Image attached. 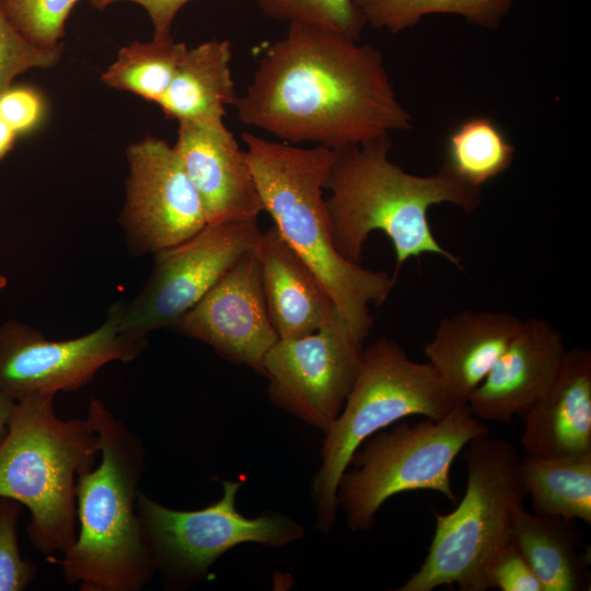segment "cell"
Masks as SVG:
<instances>
[{"mask_svg": "<svg viewBox=\"0 0 591 591\" xmlns=\"http://www.w3.org/2000/svg\"><path fill=\"white\" fill-rule=\"evenodd\" d=\"M45 117L46 102L37 89L12 84L0 94V118L19 137L36 130Z\"/></svg>", "mask_w": 591, "mask_h": 591, "instance_id": "cell-31", "label": "cell"}, {"mask_svg": "<svg viewBox=\"0 0 591 591\" xmlns=\"http://www.w3.org/2000/svg\"><path fill=\"white\" fill-rule=\"evenodd\" d=\"M121 311L123 304L114 303L102 325L65 340L46 338L15 318L0 324V394L15 402L33 394L77 391L105 364L135 360L147 338L123 331Z\"/></svg>", "mask_w": 591, "mask_h": 591, "instance_id": "cell-10", "label": "cell"}, {"mask_svg": "<svg viewBox=\"0 0 591 591\" xmlns=\"http://www.w3.org/2000/svg\"><path fill=\"white\" fill-rule=\"evenodd\" d=\"M487 434L488 427L468 404L460 403L439 420L403 422L368 437L337 486L349 528L371 529L380 507L399 493L434 490L453 502L451 465L471 440Z\"/></svg>", "mask_w": 591, "mask_h": 591, "instance_id": "cell-8", "label": "cell"}, {"mask_svg": "<svg viewBox=\"0 0 591 591\" xmlns=\"http://www.w3.org/2000/svg\"><path fill=\"white\" fill-rule=\"evenodd\" d=\"M79 0H2L16 28L31 42L53 47L61 44L66 22Z\"/></svg>", "mask_w": 591, "mask_h": 591, "instance_id": "cell-28", "label": "cell"}, {"mask_svg": "<svg viewBox=\"0 0 591 591\" xmlns=\"http://www.w3.org/2000/svg\"><path fill=\"white\" fill-rule=\"evenodd\" d=\"M390 149L389 136L334 150L326 182L331 196L325 201L336 250L360 264L370 233L380 230L395 251V277L409 258L424 254L442 256L462 269L460 258L434 237L428 210L450 202L471 212L482 202L480 188L466 184L444 164L432 175L410 174L390 160Z\"/></svg>", "mask_w": 591, "mask_h": 591, "instance_id": "cell-2", "label": "cell"}, {"mask_svg": "<svg viewBox=\"0 0 591 591\" xmlns=\"http://www.w3.org/2000/svg\"><path fill=\"white\" fill-rule=\"evenodd\" d=\"M14 403V401L0 394V438L7 429Z\"/></svg>", "mask_w": 591, "mask_h": 591, "instance_id": "cell-34", "label": "cell"}, {"mask_svg": "<svg viewBox=\"0 0 591 591\" xmlns=\"http://www.w3.org/2000/svg\"><path fill=\"white\" fill-rule=\"evenodd\" d=\"M462 451L467 468L465 494L452 512L434 511L428 554L398 591H431L451 584L461 591L487 590V565L511 538L514 518L526 497L515 447L487 434L471 440Z\"/></svg>", "mask_w": 591, "mask_h": 591, "instance_id": "cell-6", "label": "cell"}, {"mask_svg": "<svg viewBox=\"0 0 591 591\" xmlns=\"http://www.w3.org/2000/svg\"><path fill=\"white\" fill-rule=\"evenodd\" d=\"M262 232L256 219L207 223L187 240L154 253L149 279L123 304L121 328L134 336L171 327L245 253Z\"/></svg>", "mask_w": 591, "mask_h": 591, "instance_id": "cell-11", "label": "cell"}, {"mask_svg": "<svg viewBox=\"0 0 591 591\" xmlns=\"http://www.w3.org/2000/svg\"><path fill=\"white\" fill-rule=\"evenodd\" d=\"M559 329L543 317L522 321L467 404L482 420L508 424L523 416L548 390L565 354Z\"/></svg>", "mask_w": 591, "mask_h": 591, "instance_id": "cell-16", "label": "cell"}, {"mask_svg": "<svg viewBox=\"0 0 591 591\" xmlns=\"http://www.w3.org/2000/svg\"><path fill=\"white\" fill-rule=\"evenodd\" d=\"M96 9H105L115 2L128 1L140 5L149 15L153 37H171L172 25L178 11L189 0H88Z\"/></svg>", "mask_w": 591, "mask_h": 591, "instance_id": "cell-32", "label": "cell"}, {"mask_svg": "<svg viewBox=\"0 0 591 591\" xmlns=\"http://www.w3.org/2000/svg\"><path fill=\"white\" fill-rule=\"evenodd\" d=\"M521 479L535 513L591 524V452L566 456L525 455Z\"/></svg>", "mask_w": 591, "mask_h": 591, "instance_id": "cell-22", "label": "cell"}, {"mask_svg": "<svg viewBox=\"0 0 591 591\" xmlns=\"http://www.w3.org/2000/svg\"><path fill=\"white\" fill-rule=\"evenodd\" d=\"M21 503L0 497V591H23L36 578L37 567L21 556L18 521Z\"/></svg>", "mask_w": 591, "mask_h": 591, "instance_id": "cell-29", "label": "cell"}, {"mask_svg": "<svg viewBox=\"0 0 591 591\" xmlns=\"http://www.w3.org/2000/svg\"><path fill=\"white\" fill-rule=\"evenodd\" d=\"M485 583L487 589L501 591H543L534 571L511 538L487 565Z\"/></svg>", "mask_w": 591, "mask_h": 591, "instance_id": "cell-30", "label": "cell"}, {"mask_svg": "<svg viewBox=\"0 0 591 591\" xmlns=\"http://www.w3.org/2000/svg\"><path fill=\"white\" fill-rule=\"evenodd\" d=\"M457 404L432 367L410 360L396 341L382 337L362 349L357 379L325 431L322 463L312 485L317 528L332 529L339 479L368 437L413 415L439 420Z\"/></svg>", "mask_w": 591, "mask_h": 591, "instance_id": "cell-7", "label": "cell"}, {"mask_svg": "<svg viewBox=\"0 0 591 591\" xmlns=\"http://www.w3.org/2000/svg\"><path fill=\"white\" fill-rule=\"evenodd\" d=\"M275 20L312 25L359 40L367 25L352 0H255Z\"/></svg>", "mask_w": 591, "mask_h": 591, "instance_id": "cell-26", "label": "cell"}, {"mask_svg": "<svg viewBox=\"0 0 591 591\" xmlns=\"http://www.w3.org/2000/svg\"><path fill=\"white\" fill-rule=\"evenodd\" d=\"M514 147L489 117L463 120L449 135L444 165L460 179L480 188L512 164Z\"/></svg>", "mask_w": 591, "mask_h": 591, "instance_id": "cell-23", "label": "cell"}, {"mask_svg": "<svg viewBox=\"0 0 591 591\" xmlns=\"http://www.w3.org/2000/svg\"><path fill=\"white\" fill-rule=\"evenodd\" d=\"M255 254L267 312L279 339L311 334L338 312L315 274L275 225L262 232Z\"/></svg>", "mask_w": 591, "mask_h": 591, "instance_id": "cell-19", "label": "cell"}, {"mask_svg": "<svg viewBox=\"0 0 591 591\" xmlns=\"http://www.w3.org/2000/svg\"><path fill=\"white\" fill-rule=\"evenodd\" d=\"M174 327L263 374L265 357L279 337L267 312L255 250L241 256Z\"/></svg>", "mask_w": 591, "mask_h": 591, "instance_id": "cell-14", "label": "cell"}, {"mask_svg": "<svg viewBox=\"0 0 591 591\" xmlns=\"http://www.w3.org/2000/svg\"><path fill=\"white\" fill-rule=\"evenodd\" d=\"M8 285V279L5 276L0 275V291L3 290Z\"/></svg>", "mask_w": 591, "mask_h": 591, "instance_id": "cell-35", "label": "cell"}, {"mask_svg": "<svg viewBox=\"0 0 591 591\" xmlns=\"http://www.w3.org/2000/svg\"><path fill=\"white\" fill-rule=\"evenodd\" d=\"M511 540L542 584L543 591L589 589L587 561L579 554L581 532L576 520L518 511Z\"/></svg>", "mask_w": 591, "mask_h": 591, "instance_id": "cell-21", "label": "cell"}, {"mask_svg": "<svg viewBox=\"0 0 591 591\" xmlns=\"http://www.w3.org/2000/svg\"><path fill=\"white\" fill-rule=\"evenodd\" d=\"M227 39L208 40L186 48L175 74L158 105L166 118L194 120L224 117L236 93Z\"/></svg>", "mask_w": 591, "mask_h": 591, "instance_id": "cell-20", "label": "cell"}, {"mask_svg": "<svg viewBox=\"0 0 591 591\" xmlns=\"http://www.w3.org/2000/svg\"><path fill=\"white\" fill-rule=\"evenodd\" d=\"M186 48L172 36L153 37L147 43L134 42L119 49L116 59L102 72L101 80L109 88L158 104Z\"/></svg>", "mask_w": 591, "mask_h": 591, "instance_id": "cell-24", "label": "cell"}, {"mask_svg": "<svg viewBox=\"0 0 591 591\" xmlns=\"http://www.w3.org/2000/svg\"><path fill=\"white\" fill-rule=\"evenodd\" d=\"M522 320L493 311H457L440 321L424 351L439 380L466 403L517 334Z\"/></svg>", "mask_w": 591, "mask_h": 591, "instance_id": "cell-17", "label": "cell"}, {"mask_svg": "<svg viewBox=\"0 0 591 591\" xmlns=\"http://www.w3.org/2000/svg\"><path fill=\"white\" fill-rule=\"evenodd\" d=\"M522 417L520 442L528 455L591 452L590 350H566L553 383Z\"/></svg>", "mask_w": 591, "mask_h": 591, "instance_id": "cell-18", "label": "cell"}, {"mask_svg": "<svg viewBox=\"0 0 591 591\" xmlns=\"http://www.w3.org/2000/svg\"><path fill=\"white\" fill-rule=\"evenodd\" d=\"M233 106L240 121L287 143L332 150L413 128L379 49L300 23L267 48Z\"/></svg>", "mask_w": 591, "mask_h": 591, "instance_id": "cell-1", "label": "cell"}, {"mask_svg": "<svg viewBox=\"0 0 591 591\" xmlns=\"http://www.w3.org/2000/svg\"><path fill=\"white\" fill-rule=\"evenodd\" d=\"M367 24L398 33L430 14H454L485 28H497L514 0H352Z\"/></svg>", "mask_w": 591, "mask_h": 591, "instance_id": "cell-25", "label": "cell"}, {"mask_svg": "<svg viewBox=\"0 0 591 591\" xmlns=\"http://www.w3.org/2000/svg\"><path fill=\"white\" fill-rule=\"evenodd\" d=\"M129 175L120 224L135 254L157 253L200 231L206 216L174 147L146 137L126 150Z\"/></svg>", "mask_w": 591, "mask_h": 591, "instance_id": "cell-13", "label": "cell"}, {"mask_svg": "<svg viewBox=\"0 0 591 591\" xmlns=\"http://www.w3.org/2000/svg\"><path fill=\"white\" fill-rule=\"evenodd\" d=\"M245 154L264 207L286 242L315 274L354 336L363 344L396 277L344 258L333 241L323 190L335 151L280 143L243 132Z\"/></svg>", "mask_w": 591, "mask_h": 591, "instance_id": "cell-3", "label": "cell"}, {"mask_svg": "<svg viewBox=\"0 0 591 591\" xmlns=\"http://www.w3.org/2000/svg\"><path fill=\"white\" fill-rule=\"evenodd\" d=\"M240 486L241 483L223 480V493L217 502L192 511L167 508L139 493L137 512L155 572L169 582H195L222 554L239 544L279 547L304 535L299 523L282 514H241L235 505Z\"/></svg>", "mask_w": 591, "mask_h": 591, "instance_id": "cell-9", "label": "cell"}, {"mask_svg": "<svg viewBox=\"0 0 591 591\" xmlns=\"http://www.w3.org/2000/svg\"><path fill=\"white\" fill-rule=\"evenodd\" d=\"M53 394L15 401L0 438V497L25 506L27 535L42 554H63L77 536L76 486L100 455L88 418L61 419Z\"/></svg>", "mask_w": 591, "mask_h": 591, "instance_id": "cell-5", "label": "cell"}, {"mask_svg": "<svg viewBox=\"0 0 591 591\" xmlns=\"http://www.w3.org/2000/svg\"><path fill=\"white\" fill-rule=\"evenodd\" d=\"M86 418L99 437L101 462L78 477L73 544L48 560L81 591H140L155 573L137 512L144 445L100 398L90 399Z\"/></svg>", "mask_w": 591, "mask_h": 591, "instance_id": "cell-4", "label": "cell"}, {"mask_svg": "<svg viewBox=\"0 0 591 591\" xmlns=\"http://www.w3.org/2000/svg\"><path fill=\"white\" fill-rule=\"evenodd\" d=\"M18 137L15 131L0 118V161L12 151Z\"/></svg>", "mask_w": 591, "mask_h": 591, "instance_id": "cell-33", "label": "cell"}, {"mask_svg": "<svg viewBox=\"0 0 591 591\" xmlns=\"http://www.w3.org/2000/svg\"><path fill=\"white\" fill-rule=\"evenodd\" d=\"M63 44L43 47L25 37L8 16L0 0V94L15 78L31 69L56 67L62 56Z\"/></svg>", "mask_w": 591, "mask_h": 591, "instance_id": "cell-27", "label": "cell"}, {"mask_svg": "<svg viewBox=\"0 0 591 591\" xmlns=\"http://www.w3.org/2000/svg\"><path fill=\"white\" fill-rule=\"evenodd\" d=\"M362 349L339 312L311 334L278 339L264 360L270 401L325 432L357 379Z\"/></svg>", "mask_w": 591, "mask_h": 591, "instance_id": "cell-12", "label": "cell"}, {"mask_svg": "<svg viewBox=\"0 0 591 591\" xmlns=\"http://www.w3.org/2000/svg\"><path fill=\"white\" fill-rule=\"evenodd\" d=\"M173 147L207 223L257 219L264 211L245 151L222 117L178 121Z\"/></svg>", "mask_w": 591, "mask_h": 591, "instance_id": "cell-15", "label": "cell"}]
</instances>
